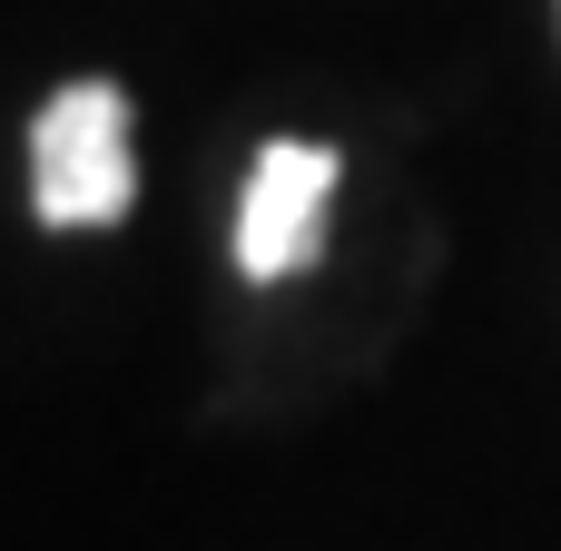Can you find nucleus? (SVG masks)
I'll list each match as a JSON object with an SVG mask.
<instances>
[{"instance_id":"f257e3e1","label":"nucleus","mask_w":561,"mask_h":551,"mask_svg":"<svg viewBox=\"0 0 561 551\" xmlns=\"http://www.w3.org/2000/svg\"><path fill=\"white\" fill-rule=\"evenodd\" d=\"M30 207L39 227H118L138 207V118L118 79H69L30 118Z\"/></svg>"},{"instance_id":"f03ea898","label":"nucleus","mask_w":561,"mask_h":551,"mask_svg":"<svg viewBox=\"0 0 561 551\" xmlns=\"http://www.w3.org/2000/svg\"><path fill=\"white\" fill-rule=\"evenodd\" d=\"M345 158L325 138H266L237 187V276L247 286H296L325 266V217H335Z\"/></svg>"}]
</instances>
